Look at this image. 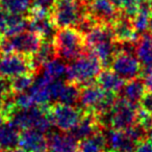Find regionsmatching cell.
I'll list each match as a JSON object with an SVG mask.
<instances>
[{
    "label": "cell",
    "mask_w": 152,
    "mask_h": 152,
    "mask_svg": "<svg viewBox=\"0 0 152 152\" xmlns=\"http://www.w3.org/2000/svg\"><path fill=\"white\" fill-rule=\"evenodd\" d=\"M79 96H80V91L78 86L73 83H68L64 85L57 100L59 103L73 105L79 100Z\"/></svg>",
    "instance_id": "obj_26"
},
{
    "label": "cell",
    "mask_w": 152,
    "mask_h": 152,
    "mask_svg": "<svg viewBox=\"0 0 152 152\" xmlns=\"http://www.w3.org/2000/svg\"><path fill=\"white\" fill-rule=\"evenodd\" d=\"M28 28L31 31L38 34L43 40L52 41L55 36V25L51 21L50 16L41 18H29Z\"/></svg>",
    "instance_id": "obj_18"
},
{
    "label": "cell",
    "mask_w": 152,
    "mask_h": 152,
    "mask_svg": "<svg viewBox=\"0 0 152 152\" xmlns=\"http://www.w3.org/2000/svg\"><path fill=\"white\" fill-rule=\"evenodd\" d=\"M34 79L32 73H25L11 79V89L15 94L23 93L31 88Z\"/></svg>",
    "instance_id": "obj_27"
},
{
    "label": "cell",
    "mask_w": 152,
    "mask_h": 152,
    "mask_svg": "<svg viewBox=\"0 0 152 152\" xmlns=\"http://www.w3.org/2000/svg\"><path fill=\"white\" fill-rule=\"evenodd\" d=\"M146 137H147V141L149 143L152 144V128H150L149 130L147 131V134H146Z\"/></svg>",
    "instance_id": "obj_36"
},
{
    "label": "cell",
    "mask_w": 152,
    "mask_h": 152,
    "mask_svg": "<svg viewBox=\"0 0 152 152\" xmlns=\"http://www.w3.org/2000/svg\"><path fill=\"white\" fill-rule=\"evenodd\" d=\"M149 30L152 34V3H151V11H150V21H149Z\"/></svg>",
    "instance_id": "obj_37"
},
{
    "label": "cell",
    "mask_w": 152,
    "mask_h": 152,
    "mask_svg": "<svg viewBox=\"0 0 152 152\" xmlns=\"http://www.w3.org/2000/svg\"><path fill=\"white\" fill-rule=\"evenodd\" d=\"M97 85L101 89L107 92H113V93H118L119 91L123 89L125 85V80L121 78L120 76L114 72L113 70H104L98 74Z\"/></svg>",
    "instance_id": "obj_19"
},
{
    "label": "cell",
    "mask_w": 152,
    "mask_h": 152,
    "mask_svg": "<svg viewBox=\"0 0 152 152\" xmlns=\"http://www.w3.org/2000/svg\"><path fill=\"white\" fill-rule=\"evenodd\" d=\"M139 103L142 110L152 115V92H145Z\"/></svg>",
    "instance_id": "obj_32"
},
{
    "label": "cell",
    "mask_w": 152,
    "mask_h": 152,
    "mask_svg": "<svg viewBox=\"0 0 152 152\" xmlns=\"http://www.w3.org/2000/svg\"><path fill=\"white\" fill-rule=\"evenodd\" d=\"M10 152H26V151H24L21 148H14V149H12Z\"/></svg>",
    "instance_id": "obj_40"
},
{
    "label": "cell",
    "mask_w": 152,
    "mask_h": 152,
    "mask_svg": "<svg viewBox=\"0 0 152 152\" xmlns=\"http://www.w3.org/2000/svg\"><path fill=\"white\" fill-rule=\"evenodd\" d=\"M105 152H115V151H113V150H108V151H105Z\"/></svg>",
    "instance_id": "obj_41"
},
{
    "label": "cell",
    "mask_w": 152,
    "mask_h": 152,
    "mask_svg": "<svg viewBox=\"0 0 152 152\" xmlns=\"http://www.w3.org/2000/svg\"><path fill=\"white\" fill-rule=\"evenodd\" d=\"M137 104L125 98L117 99L112 110L107 113L108 124L114 129L125 130L137 123Z\"/></svg>",
    "instance_id": "obj_6"
},
{
    "label": "cell",
    "mask_w": 152,
    "mask_h": 152,
    "mask_svg": "<svg viewBox=\"0 0 152 152\" xmlns=\"http://www.w3.org/2000/svg\"><path fill=\"white\" fill-rule=\"evenodd\" d=\"M4 36H5L4 32H3V30L1 29V27H0V43L2 42V40L4 39Z\"/></svg>",
    "instance_id": "obj_39"
},
{
    "label": "cell",
    "mask_w": 152,
    "mask_h": 152,
    "mask_svg": "<svg viewBox=\"0 0 152 152\" xmlns=\"http://www.w3.org/2000/svg\"><path fill=\"white\" fill-rule=\"evenodd\" d=\"M150 11H151V3L149 0H142L139 11L131 19L132 25L137 34H145V31L149 29Z\"/></svg>",
    "instance_id": "obj_22"
},
{
    "label": "cell",
    "mask_w": 152,
    "mask_h": 152,
    "mask_svg": "<svg viewBox=\"0 0 152 152\" xmlns=\"http://www.w3.org/2000/svg\"><path fill=\"white\" fill-rule=\"evenodd\" d=\"M101 63L93 53L80 54L71 61L67 67L66 77L70 83H73L78 87H87L92 85L101 72Z\"/></svg>",
    "instance_id": "obj_1"
},
{
    "label": "cell",
    "mask_w": 152,
    "mask_h": 152,
    "mask_svg": "<svg viewBox=\"0 0 152 152\" xmlns=\"http://www.w3.org/2000/svg\"><path fill=\"white\" fill-rule=\"evenodd\" d=\"M56 55L63 61H72L81 54L86 47L85 37L76 28H61L53 39Z\"/></svg>",
    "instance_id": "obj_2"
},
{
    "label": "cell",
    "mask_w": 152,
    "mask_h": 152,
    "mask_svg": "<svg viewBox=\"0 0 152 152\" xmlns=\"http://www.w3.org/2000/svg\"><path fill=\"white\" fill-rule=\"evenodd\" d=\"M137 124H139L146 131H148L150 128H152V115L141 108V110H137Z\"/></svg>",
    "instance_id": "obj_31"
},
{
    "label": "cell",
    "mask_w": 152,
    "mask_h": 152,
    "mask_svg": "<svg viewBox=\"0 0 152 152\" xmlns=\"http://www.w3.org/2000/svg\"><path fill=\"white\" fill-rule=\"evenodd\" d=\"M134 152H152V144L147 140H143L137 145Z\"/></svg>",
    "instance_id": "obj_34"
},
{
    "label": "cell",
    "mask_w": 152,
    "mask_h": 152,
    "mask_svg": "<svg viewBox=\"0 0 152 152\" xmlns=\"http://www.w3.org/2000/svg\"><path fill=\"white\" fill-rule=\"evenodd\" d=\"M14 104H15V107L19 108V110L29 108L36 105L31 95L29 93H25V92L16 94L15 98H14Z\"/></svg>",
    "instance_id": "obj_30"
},
{
    "label": "cell",
    "mask_w": 152,
    "mask_h": 152,
    "mask_svg": "<svg viewBox=\"0 0 152 152\" xmlns=\"http://www.w3.org/2000/svg\"><path fill=\"white\" fill-rule=\"evenodd\" d=\"M100 123L98 121L97 115L93 112H87L75 127L70 130V133L78 141H83L86 139L93 137L98 132V127Z\"/></svg>",
    "instance_id": "obj_13"
},
{
    "label": "cell",
    "mask_w": 152,
    "mask_h": 152,
    "mask_svg": "<svg viewBox=\"0 0 152 152\" xmlns=\"http://www.w3.org/2000/svg\"><path fill=\"white\" fill-rule=\"evenodd\" d=\"M43 39L38 34L31 31H22L20 34L7 37L0 43V51L2 54L18 53L31 57L40 47Z\"/></svg>",
    "instance_id": "obj_4"
},
{
    "label": "cell",
    "mask_w": 152,
    "mask_h": 152,
    "mask_svg": "<svg viewBox=\"0 0 152 152\" xmlns=\"http://www.w3.org/2000/svg\"><path fill=\"white\" fill-rule=\"evenodd\" d=\"M55 55H56V49H55L53 41L43 40L37 52L30 58L34 71L38 69L39 67L44 66L51 59H53Z\"/></svg>",
    "instance_id": "obj_21"
},
{
    "label": "cell",
    "mask_w": 152,
    "mask_h": 152,
    "mask_svg": "<svg viewBox=\"0 0 152 152\" xmlns=\"http://www.w3.org/2000/svg\"><path fill=\"white\" fill-rule=\"evenodd\" d=\"M52 81L42 74L34 81L31 88L28 90V93L31 95L34 103L39 106H46L52 100L50 93V85Z\"/></svg>",
    "instance_id": "obj_16"
},
{
    "label": "cell",
    "mask_w": 152,
    "mask_h": 152,
    "mask_svg": "<svg viewBox=\"0 0 152 152\" xmlns=\"http://www.w3.org/2000/svg\"><path fill=\"white\" fill-rule=\"evenodd\" d=\"M145 91L146 88L145 85H144V81L142 79H131V80L127 81L124 85V87H123V98L137 104L142 99L143 95L145 94Z\"/></svg>",
    "instance_id": "obj_23"
},
{
    "label": "cell",
    "mask_w": 152,
    "mask_h": 152,
    "mask_svg": "<svg viewBox=\"0 0 152 152\" xmlns=\"http://www.w3.org/2000/svg\"><path fill=\"white\" fill-rule=\"evenodd\" d=\"M47 106H31L29 108L19 110L12 114L11 122L18 129H36L45 133L48 132L51 128L50 118L47 113Z\"/></svg>",
    "instance_id": "obj_3"
},
{
    "label": "cell",
    "mask_w": 152,
    "mask_h": 152,
    "mask_svg": "<svg viewBox=\"0 0 152 152\" xmlns=\"http://www.w3.org/2000/svg\"><path fill=\"white\" fill-rule=\"evenodd\" d=\"M106 145L110 150L115 152H134L139 143L131 139L130 135L125 130L121 129H112L105 135Z\"/></svg>",
    "instance_id": "obj_12"
},
{
    "label": "cell",
    "mask_w": 152,
    "mask_h": 152,
    "mask_svg": "<svg viewBox=\"0 0 152 152\" xmlns=\"http://www.w3.org/2000/svg\"><path fill=\"white\" fill-rule=\"evenodd\" d=\"M105 146V135L98 131L93 137L83 140L79 143L78 152H103V148Z\"/></svg>",
    "instance_id": "obj_24"
},
{
    "label": "cell",
    "mask_w": 152,
    "mask_h": 152,
    "mask_svg": "<svg viewBox=\"0 0 152 152\" xmlns=\"http://www.w3.org/2000/svg\"><path fill=\"white\" fill-rule=\"evenodd\" d=\"M48 145L52 152H78L79 143L71 133L53 132L48 137Z\"/></svg>",
    "instance_id": "obj_17"
},
{
    "label": "cell",
    "mask_w": 152,
    "mask_h": 152,
    "mask_svg": "<svg viewBox=\"0 0 152 152\" xmlns=\"http://www.w3.org/2000/svg\"><path fill=\"white\" fill-rule=\"evenodd\" d=\"M149 1H152V0H149Z\"/></svg>",
    "instance_id": "obj_42"
},
{
    "label": "cell",
    "mask_w": 152,
    "mask_h": 152,
    "mask_svg": "<svg viewBox=\"0 0 152 152\" xmlns=\"http://www.w3.org/2000/svg\"><path fill=\"white\" fill-rule=\"evenodd\" d=\"M31 0H0V7L16 15H22L29 11Z\"/></svg>",
    "instance_id": "obj_28"
},
{
    "label": "cell",
    "mask_w": 152,
    "mask_h": 152,
    "mask_svg": "<svg viewBox=\"0 0 152 152\" xmlns=\"http://www.w3.org/2000/svg\"><path fill=\"white\" fill-rule=\"evenodd\" d=\"M51 152H52V151H51Z\"/></svg>",
    "instance_id": "obj_44"
},
{
    "label": "cell",
    "mask_w": 152,
    "mask_h": 152,
    "mask_svg": "<svg viewBox=\"0 0 152 152\" xmlns=\"http://www.w3.org/2000/svg\"><path fill=\"white\" fill-rule=\"evenodd\" d=\"M112 70L116 72L121 78L125 81L137 78L142 73V67L137 56L133 53H128L125 51H118L115 54L112 63Z\"/></svg>",
    "instance_id": "obj_9"
},
{
    "label": "cell",
    "mask_w": 152,
    "mask_h": 152,
    "mask_svg": "<svg viewBox=\"0 0 152 152\" xmlns=\"http://www.w3.org/2000/svg\"><path fill=\"white\" fill-rule=\"evenodd\" d=\"M43 67H44L43 74L51 80H58L66 75V72H67V67L65 64L56 58L51 59Z\"/></svg>",
    "instance_id": "obj_25"
},
{
    "label": "cell",
    "mask_w": 152,
    "mask_h": 152,
    "mask_svg": "<svg viewBox=\"0 0 152 152\" xmlns=\"http://www.w3.org/2000/svg\"><path fill=\"white\" fill-rule=\"evenodd\" d=\"M51 21L57 28L76 26L83 18L78 0H55L50 11Z\"/></svg>",
    "instance_id": "obj_5"
},
{
    "label": "cell",
    "mask_w": 152,
    "mask_h": 152,
    "mask_svg": "<svg viewBox=\"0 0 152 152\" xmlns=\"http://www.w3.org/2000/svg\"><path fill=\"white\" fill-rule=\"evenodd\" d=\"M88 11L97 23L101 24H112L119 17L118 7L113 0H90Z\"/></svg>",
    "instance_id": "obj_10"
},
{
    "label": "cell",
    "mask_w": 152,
    "mask_h": 152,
    "mask_svg": "<svg viewBox=\"0 0 152 152\" xmlns=\"http://www.w3.org/2000/svg\"><path fill=\"white\" fill-rule=\"evenodd\" d=\"M5 120H7V117L4 116V115L2 114V113L0 112V126L3 124V123L5 122Z\"/></svg>",
    "instance_id": "obj_38"
},
{
    "label": "cell",
    "mask_w": 152,
    "mask_h": 152,
    "mask_svg": "<svg viewBox=\"0 0 152 152\" xmlns=\"http://www.w3.org/2000/svg\"><path fill=\"white\" fill-rule=\"evenodd\" d=\"M0 152H1V151H0Z\"/></svg>",
    "instance_id": "obj_45"
},
{
    "label": "cell",
    "mask_w": 152,
    "mask_h": 152,
    "mask_svg": "<svg viewBox=\"0 0 152 152\" xmlns=\"http://www.w3.org/2000/svg\"><path fill=\"white\" fill-rule=\"evenodd\" d=\"M47 113L53 125L61 131H70L83 117L81 110L73 105L64 103H56L48 106Z\"/></svg>",
    "instance_id": "obj_7"
},
{
    "label": "cell",
    "mask_w": 152,
    "mask_h": 152,
    "mask_svg": "<svg viewBox=\"0 0 152 152\" xmlns=\"http://www.w3.org/2000/svg\"><path fill=\"white\" fill-rule=\"evenodd\" d=\"M54 2L55 0H34V7L46 10V11H51Z\"/></svg>",
    "instance_id": "obj_33"
},
{
    "label": "cell",
    "mask_w": 152,
    "mask_h": 152,
    "mask_svg": "<svg viewBox=\"0 0 152 152\" xmlns=\"http://www.w3.org/2000/svg\"><path fill=\"white\" fill-rule=\"evenodd\" d=\"M19 148L26 152H47L48 139L41 131L36 129H25L20 133Z\"/></svg>",
    "instance_id": "obj_11"
},
{
    "label": "cell",
    "mask_w": 152,
    "mask_h": 152,
    "mask_svg": "<svg viewBox=\"0 0 152 152\" xmlns=\"http://www.w3.org/2000/svg\"><path fill=\"white\" fill-rule=\"evenodd\" d=\"M113 1H114V0H113Z\"/></svg>",
    "instance_id": "obj_43"
},
{
    "label": "cell",
    "mask_w": 152,
    "mask_h": 152,
    "mask_svg": "<svg viewBox=\"0 0 152 152\" xmlns=\"http://www.w3.org/2000/svg\"><path fill=\"white\" fill-rule=\"evenodd\" d=\"M116 2L123 10L124 15L132 19L139 11L142 0H116Z\"/></svg>",
    "instance_id": "obj_29"
},
{
    "label": "cell",
    "mask_w": 152,
    "mask_h": 152,
    "mask_svg": "<svg viewBox=\"0 0 152 152\" xmlns=\"http://www.w3.org/2000/svg\"><path fill=\"white\" fill-rule=\"evenodd\" d=\"M135 56L142 67V73L152 71V34H143L135 46Z\"/></svg>",
    "instance_id": "obj_14"
},
{
    "label": "cell",
    "mask_w": 152,
    "mask_h": 152,
    "mask_svg": "<svg viewBox=\"0 0 152 152\" xmlns=\"http://www.w3.org/2000/svg\"><path fill=\"white\" fill-rule=\"evenodd\" d=\"M19 129L12 122L3 123L0 126V151H11L19 143Z\"/></svg>",
    "instance_id": "obj_20"
},
{
    "label": "cell",
    "mask_w": 152,
    "mask_h": 152,
    "mask_svg": "<svg viewBox=\"0 0 152 152\" xmlns=\"http://www.w3.org/2000/svg\"><path fill=\"white\" fill-rule=\"evenodd\" d=\"M112 30L114 34V38L116 41L121 43L126 42H135L139 39L137 32L135 31L132 25V21L130 18L123 16H119L112 23Z\"/></svg>",
    "instance_id": "obj_15"
},
{
    "label": "cell",
    "mask_w": 152,
    "mask_h": 152,
    "mask_svg": "<svg viewBox=\"0 0 152 152\" xmlns=\"http://www.w3.org/2000/svg\"><path fill=\"white\" fill-rule=\"evenodd\" d=\"M32 71L30 57L18 53H7L0 56V78L12 79L22 74L32 73Z\"/></svg>",
    "instance_id": "obj_8"
},
{
    "label": "cell",
    "mask_w": 152,
    "mask_h": 152,
    "mask_svg": "<svg viewBox=\"0 0 152 152\" xmlns=\"http://www.w3.org/2000/svg\"><path fill=\"white\" fill-rule=\"evenodd\" d=\"M144 85L148 92H152V71L144 74Z\"/></svg>",
    "instance_id": "obj_35"
}]
</instances>
